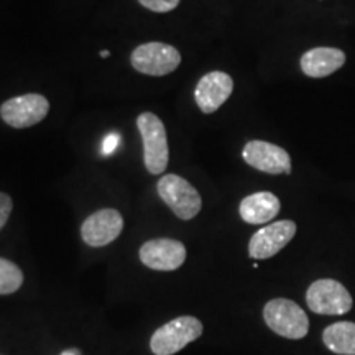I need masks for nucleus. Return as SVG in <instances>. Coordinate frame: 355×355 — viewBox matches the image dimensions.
Here are the masks:
<instances>
[{
	"label": "nucleus",
	"instance_id": "f257e3e1",
	"mask_svg": "<svg viewBox=\"0 0 355 355\" xmlns=\"http://www.w3.org/2000/svg\"><path fill=\"white\" fill-rule=\"evenodd\" d=\"M141 144H144V163L150 175L165 173L170 162L166 127L158 115L144 112L137 119Z\"/></svg>",
	"mask_w": 355,
	"mask_h": 355
},
{
	"label": "nucleus",
	"instance_id": "f03ea898",
	"mask_svg": "<svg viewBox=\"0 0 355 355\" xmlns=\"http://www.w3.org/2000/svg\"><path fill=\"white\" fill-rule=\"evenodd\" d=\"M202 322L194 316H180L153 332L150 349L155 355H175L202 336Z\"/></svg>",
	"mask_w": 355,
	"mask_h": 355
},
{
	"label": "nucleus",
	"instance_id": "7ed1b4c3",
	"mask_svg": "<svg viewBox=\"0 0 355 355\" xmlns=\"http://www.w3.org/2000/svg\"><path fill=\"white\" fill-rule=\"evenodd\" d=\"M157 191L162 201L175 212L178 219L191 220L201 211V194L184 178L178 175H165L162 180H158Z\"/></svg>",
	"mask_w": 355,
	"mask_h": 355
},
{
	"label": "nucleus",
	"instance_id": "20e7f679",
	"mask_svg": "<svg viewBox=\"0 0 355 355\" xmlns=\"http://www.w3.org/2000/svg\"><path fill=\"white\" fill-rule=\"evenodd\" d=\"M266 326L286 339H303L309 331V319L295 301L277 298L268 301L263 308Z\"/></svg>",
	"mask_w": 355,
	"mask_h": 355
},
{
	"label": "nucleus",
	"instance_id": "39448f33",
	"mask_svg": "<svg viewBox=\"0 0 355 355\" xmlns=\"http://www.w3.org/2000/svg\"><path fill=\"white\" fill-rule=\"evenodd\" d=\"M130 63L146 76H166L181 64V53L166 43H145L132 51Z\"/></svg>",
	"mask_w": 355,
	"mask_h": 355
},
{
	"label": "nucleus",
	"instance_id": "423d86ee",
	"mask_svg": "<svg viewBox=\"0 0 355 355\" xmlns=\"http://www.w3.org/2000/svg\"><path fill=\"white\" fill-rule=\"evenodd\" d=\"M306 303L309 309L324 316H340L352 308V296L343 283L331 278L314 282L306 293Z\"/></svg>",
	"mask_w": 355,
	"mask_h": 355
},
{
	"label": "nucleus",
	"instance_id": "0eeeda50",
	"mask_svg": "<svg viewBox=\"0 0 355 355\" xmlns=\"http://www.w3.org/2000/svg\"><path fill=\"white\" fill-rule=\"evenodd\" d=\"M50 112V102L42 94H24L12 97L0 105V117L13 128L37 125Z\"/></svg>",
	"mask_w": 355,
	"mask_h": 355
},
{
	"label": "nucleus",
	"instance_id": "6e6552de",
	"mask_svg": "<svg viewBox=\"0 0 355 355\" xmlns=\"http://www.w3.org/2000/svg\"><path fill=\"white\" fill-rule=\"evenodd\" d=\"M242 157L248 166L266 175H290V153L282 146L263 140H250L243 146Z\"/></svg>",
	"mask_w": 355,
	"mask_h": 355
},
{
	"label": "nucleus",
	"instance_id": "1a4fd4ad",
	"mask_svg": "<svg viewBox=\"0 0 355 355\" xmlns=\"http://www.w3.org/2000/svg\"><path fill=\"white\" fill-rule=\"evenodd\" d=\"M296 234V224L293 220H278L265 225L252 235L248 242V255L255 260L272 259L293 241Z\"/></svg>",
	"mask_w": 355,
	"mask_h": 355
},
{
	"label": "nucleus",
	"instance_id": "9d476101",
	"mask_svg": "<svg viewBox=\"0 0 355 355\" xmlns=\"http://www.w3.org/2000/svg\"><path fill=\"white\" fill-rule=\"evenodd\" d=\"M140 261L158 272H173L186 260V247L175 239H153L140 247Z\"/></svg>",
	"mask_w": 355,
	"mask_h": 355
},
{
	"label": "nucleus",
	"instance_id": "9b49d317",
	"mask_svg": "<svg viewBox=\"0 0 355 355\" xmlns=\"http://www.w3.org/2000/svg\"><path fill=\"white\" fill-rule=\"evenodd\" d=\"M123 229V217L117 209H99L81 225V237L89 247H105L119 237Z\"/></svg>",
	"mask_w": 355,
	"mask_h": 355
},
{
	"label": "nucleus",
	"instance_id": "f8f14e48",
	"mask_svg": "<svg viewBox=\"0 0 355 355\" xmlns=\"http://www.w3.org/2000/svg\"><path fill=\"white\" fill-rule=\"evenodd\" d=\"M234 91V79L224 71H212L199 79L194 89V101L202 114H214L225 104Z\"/></svg>",
	"mask_w": 355,
	"mask_h": 355
},
{
	"label": "nucleus",
	"instance_id": "ddd939ff",
	"mask_svg": "<svg viewBox=\"0 0 355 355\" xmlns=\"http://www.w3.org/2000/svg\"><path fill=\"white\" fill-rule=\"evenodd\" d=\"M301 69L308 78H327L345 64V53L339 48L318 46L301 56Z\"/></svg>",
	"mask_w": 355,
	"mask_h": 355
},
{
	"label": "nucleus",
	"instance_id": "4468645a",
	"mask_svg": "<svg viewBox=\"0 0 355 355\" xmlns=\"http://www.w3.org/2000/svg\"><path fill=\"white\" fill-rule=\"evenodd\" d=\"M279 207H282V204L273 193L260 191V193H254L242 199L239 212L247 224L261 225L275 219L278 216Z\"/></svg>",
	"mask_w": 355,
	"mask_h": 355
},
{
	"label": "nucleus",
	"instance_id": "2eb2a0df",
	"mask_svg": "<svg viewBox=\"0 0 355 355\" xmlns=\"http://www.w3.org/2000/svg\"><path fill=\"white\" fill-rule=\"evenodd\" d=\"M324 345L339 355H355V322L340 321L327 326L322 332Z\"/></svg>",
	"mask_w": 355,
	"mask_h": 355
},
{
	"label": "nucleus",
	"instance_id": "dca6fc26",
	"mask_svg": "<svg viewBox=\"0 0 355 355\" xmlns=\"http://www.w3.org/2000/svg\"><path fill=\"white\" fill-rule=\"evenodd\" d=\"M24 285V273L13 261L0 259V295H12Z\"/></svg>",
	"mask_w": 355,
	"mask_h": 355
},
{
	"label": "nucleus",
	"instance_id": "f3484780",
	"mask_svg": "<svg viewBox=\"0 0 355 355\" xmlns=\"http://www.w3.org/2000/svg\"><path fill=\"white\" fill-rule=\"evenodd\" d=\"M180 2L181 0H139L140 6L157 13H166L175 10L180 6Z\"/></svg>",
	"mask_w": 355,
	"mask_h": 355
},
{
	"label": "nucleus",
	"instance_id": "a211bd4d",
	"mask_svg": "<svg viewBox=\"0 0 355 355\" xmlns=\"http://www.w3.org/2000/svg\"><path fill=\"white\" fill-rule=\"evenodd\" d=\"M13 202L12 198L6 193H0V230L3 229V225L7 224L8 217H10Z\"/></svg>",
	"mask_w": 355,
	"mask_h": 355
},
{
	"label": "nucleus",
	"instance_id": "6ab92c4d",
	"mask_svg": "<svg viewBox=\"0 0 355 355\" xmlns=\"http://www.w3.org/2000/svg\"><path fill=\"white\" fill-rule=\"evenodd\" d=\"M119 141H121V137H119L117 133H109V135L104 139V141H102V153L104 155L114 153L115 150H117Z\"/></svg>",
	"mask_w": 355,
	"mask_h": 355
},
{
	"label": "nucleus",
	"instance_id": "aec40b11",
	"mask_svg": "<svg viewBox=\"0 0 355 355\" xmlns=\"http://www.w3.org/2000/svg\"><path fill=\"white\" fill-rule=\"evenodd\" d=\"M60 355H83V354L79 349H68V350H63Z\"/></svg>",
	"mask_w": 355,
	"mask_h": 355
},
{
	"label": "nucleus",
	"instance_id": "412c9836",
	"mask_svg": "<svg viewBox=\"0 0 355 355\" xmlns=\"http://www.w3.org/2000/svg\"><path fill=\"white\" fill-rule=\"evenodd\" d=\"M109 55H110V53H109V51H107V50H104V51H101V56H102V58H107V56H109Z\"/></svg>",
	"mask_w": 355,
	"mask_h": 355
}]
</instances>
